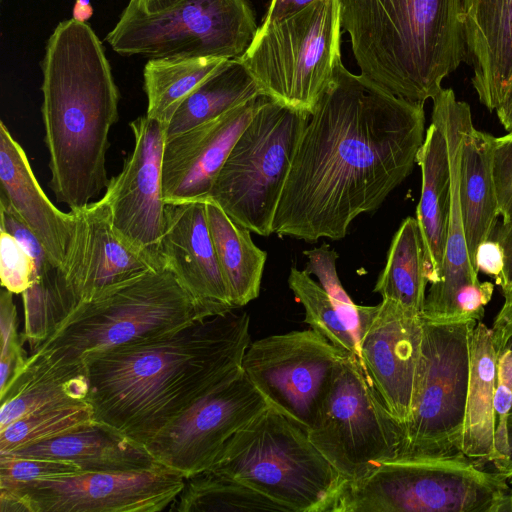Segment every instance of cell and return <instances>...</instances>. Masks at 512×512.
Returning a JSON list of instances; mask_svg holds the SVG:
<instances>
[{
	"instance_id": "1",
	"label": "cell",
	"mask_w": 512,
	"mask_h": 512,
	"mask_svg": "<svg viewBox=\"0 0 512 512\" xmlns=\"http://www.w3.org/2000/svg\"><path fill=\"white\" fill-rule=\"evenodd\" d=\"M423 102L398 97L339 61L297 143L272 231L308 242L344 238L412 172Z\"/></svg>"
},
{
	"instance_id": "2",
	"label": "cell",
	"mask_w": 512,
	"mask_h": 512,
	"mask_svg": "<svg viewBox=\"0 0 512 512\" xmlns=\"http://www.w3.org/2000/svg\"><path fill=\"white\" fill-rule=\"evenodd\" d=\"M235 310L89 359L88 402L96 421L145 446L240 372L251 343L250 318Z\"/></svg>"
},
{
	"instance_id": "3",
	"label": "cell",
	"mask_w": 512,
	"mask_h": 512,
	"mask_svg": "<svg viewBox=\"0 0 512 512\" xmlns=\"http://www.w3.org/2000/svg\"><path fill=\"white\" fill-rule=\"evenodd\" d=\"M42 72L49 186L58 202L81 209L109 183L106 153L119 91L99 38L75 18L59 23L50 36Z\"/></svg>"
},
{
	"instance_id": "4",
	"label": "cell",
	"mask_w": 512,
	"mask_h": 512,
	"mask_svg": "<svg viewBox=\"0 0 512 512\" xmlns=\"http://www.w3.org/2000/svg\"><path fill=\"white\" fill-rule=\"evenodd\" d=\"M360 74L425 103L468 62L463 0H339Z\"/></svg>"
},
{
	"instance_id": "5",
	"label": "cell",
	"mask_w": 512,
	"mask_h": 512,
	"mask_svg": "<svg viewBox=\"0 0 512 512\" xmlns=\"http://www.w3.org/2000/svg\"><path fill=\"white\" fill-rule=\"evenodd\" d=\"M217 314L163 265L80 303L29 356L53 367L85 366L100 354L164 337Z\"/></svg>"
},
{
	"instance_id": "6",
	"label": "cell",
	"mask_w": 512,
	"mask_h": 512,
	"mask_svg": "<svg viewBox=\"0 0 512 512\" xmlns=\"http://www.w3.org/2000/svg\"><path fill=\"white\" fill-rule=\"evenodd\" d=\"M208 469L248 485L285 512H330L346 481L307 431L271 406L235 433Z\"/></svg>"
},
{
	"instance_id": "7",
	"label": "cell",
	"mask_w": 512,
	"mask_h": 512,
	"mask_svg": "<svg viewBox=\"0 0 512 512\" xmlns=\"http://www.w3.org/2000/svg\"><path fill=\"white\" fill-rule=\"evenodd\" d=\"M476 462L463 454L390 459L345 481L330 512H498L509 483Z\"/></svg>"
},
{
	"instance_id": "8",
	"label": "cell",
	"mask_w": 512,
	"mask_h": 512,
	"mask_svg": "<svg viewBox=\"0 0 512 512\" xmlns=\"http://www.w3.org/2000/svg\"><path fill=\"white\" fill-rule=\"evenodd\" d=\"M258 28L248 0H130L106 41L127 56L235 59Z\"/></svg>"
},
{
	"instance_id": "9",
	"label": "cell",
	"mask_w": 512,
	"mask_h": 512,
	"mask_svg": "<svg viewBox=\"0 0 512 512\" xmlns=\"http://www.w3.org/2000/svg\"><path fill=\"white\" fill-rule=\"evenodd\" d=\"M341 28L339 0H316L261 25L239 60L262 95L311 114L341 61Z\"/></svg>"
},
{
	"instance_id": "10",
	"label": "cell",
	"mask_w": 512,
	"mask_h": 512,
	"mask_svg": "<svg viewBox=\"0 0 512 512\" xmlns=\"http://www.w3.org/2000/svg\"><path fill=\"white\" fill-rule=\"evenodd\" d=\"M310 113L262 95L226 158L208 199L234 222L269 236L299 138Z\"/></svg>"
},
{
	"instance_id": "11",
	"label": "cell",
	"mask_w": 512,
	"mask_h": 512,
	"mask_svg": "<svg viewBox=\"0 0 512 512\" xmlns=\"http://www.w3.org/2000/svg\"><path fill=\"white\" fill-rule=\"evenodd\" d=\"M307 433L346 481L363 478L400 456L404 442L402 425L355 355H348L335 369Z\"/></svg>"
},
{
	"instance_id": "12",
	"label": "cell",
	"mask_w": 512,
	"mask_h": 512,
	"mask_svg": "<svg viewBox=\"0 0 512 512\" xmlns=\"http://www.w3.org/2000/svg\"><path fill=\"white\" fill-rule=\"evenodd\" d=\"M476 323L423 320L412 412L403 428V448L398 457L463 454L469 345Z\"/></svg>"
},
{
	"instance_id": "13",
	"label": "cell",
	"mask_w": 512,
	"mask_h": 512,
	"mask_svg": "<svg viewBox=\"0 0 512 512\" xmlns=\"http://www.w3.org/2000/svg\"><path fill=\"white\" fill-rule=\"evenodd\" d=\"M350 354L313 329L251 342L242 369L273 407L308 431L337 366Z\"/></svg>"
},
{
	"instance_id": "14",
	"label": "cell",
	"mask_w": 512,
	"mask_h": 512,
	"mask_svg": "<svg viewBox=\"0 0 512 512\" xmlns=\"http://www.w3.org/2000/svg\"><path fill=\"white\" fill-rule=\"evenodd\" d=\"M185 477L158 463L130 472H80L31 482H0L28 512H160Z\"/></svg>"
},
{
	"instance_id": "15",
	"label": "cell",
	"mask_w": 512,
	"mask_h": 512,
	"mask_svg": "<svg viewBox=\"0 0 512 512\" xmlns=\"http://www.w3.org/2000/svg\"><path fill=\"white\" fill-rule=\"evenodd\" d=\"M268 406L242 369L191 405L145 448L158 463L189 477L210 468L225 443Z\"/></svg>"
},
{
	"instance_id": "16",
	"label": "cell",
	"mask_w": 512,
	"mask_h": 512,
	"mask_svg": "<svg viewBox=\"0 0 512 512\" xmlns=\"http://www.w3.org/2000/svg\"><path fill=\"white\" fill-rule=\"evenodd\" d=\"M166 124L147 115L130 123L131 155L111 178L102 197L115 232L132 246L161 259L158 253L166 203L162 190V156Z\"/></svg>"
},
{
	"instance_id": "17",
	"label": "cell",
	"mask_w": 512,
	"mask_h": 512,
	"mask_svg": "<svg viewBox=\"0 0 512 512\" xmlns=\"http://www.w3.org/2000/svg\"><path fill=\"white\" fill-rule=\"evenodd\" d=\"M359 318V359L387 409L404 428L412 412L423 319L387 299L374 306L360 305Z\"/></svg>"
},
{
	"instance_id": "18",
	"label": "cell",
	"mask_w": 512,
	"mask_h": 512,
	"mask_svg": "<svg viewBox=\"0 0 512 512\" xmlns=\"http://www.w3.org/2000/svg\"><path fill=\"white\" fill-rule=\"evenodd\" d=\"M72 211L76 215L74 245L61 271L78 305L164 265L160 258L132 246L115 232L102 197Z\"/></svg>"
},
{
	"instance_id": "19",
	"label": "cell",
	"mask_w": 512,
	"mask_h": 512,
	"mask_svg": "<svg viewBox=\"0 0 512 512\" xmlns=\"http://www.w3.org/2000/svg\"><path fill=\"white\" fill-rule=\"evenodd\" d=\"M261 97L166 138L162 156V190L166 204L208 199L226 158L251 120Z\"/></svg>"
},
{
	"instance_id": "20",
	"label": "cell",
	"mask_w": 512,
	"mask_h": 512,
	"mask_svg": "<svg viewBox=\"0 0 512 512\" xmlns=\"http://www.w3.org/2000/svg\"><path fill=\"white\" fill-rule=\"evenodd\" d=\"M205 202L166 204L158 253L191 294L223 314L235 308L217 260Z\"/></svg>"
},
{
	"instance_id": "21",
	"label": "cell",
	"mask_w": 512,
	"mask_h": 512,
	"mask_svg": "<svg viewBox=\"0 0 512 512\" xmlns=\"http://www.w3.org/2000/svg\"><path fill=\"white\" fill-rule=\"evenodd\" d=\"M444 112L451 170V203L441 279L430 284L421 317L429 322H455L454 304L466 285L480 282L465 240L459 197V171L463 137L473 124L468 103L458 100L451 88L434 97Z\"/></svg>"
},
{
	"instance_id": "22",
	"label": "cell",
	"mask_w": 512,
	"mask_h": 512,
	"mask_svg": "<svg viewBox=\"0 0 512 512\" xmlns=\"http://www.w3.org/2000/svg\"><path fill=\"white\" fill-rule=\"evenodd\" d=\"M0 200L27 225L60 269L74 245L76 215L59 210L46 196L24 149L0 123Z\"/></svg>"
},
{
	"instance_id": "23",
	"label": "cell",
	"mask_w": 512,
	"mask_h": 512,
	"mask_svg": "<svg viewBox=\"0 0 512 512\" xmlns=\"http://www.w3.org/2000/svg\"><path fill=\"white\" fill-rule=\"evenodd\" d=\"M472 86L489 111L512 93V0H463Z\"/></svg>"
},
{
	"instance_id": "24",
	"label": "cell",
	"mask_w": 512,
	"mask_h": 512,
	"mask_svg": "<svg viewBox=\"0 0 512 512\" xmlns=\"http://www.w3.org/2000/svg\"><path fill=\"white\" fill-rule=\"evenodd\" d=\"M431 123L416 156L421 169V195L416 209L428 281L442 276L451 203V170L445 116L433 98Z\"/></svg>"
},
{
	"instance_id": "25",
	"label": "cell",
	"mask_w": 512,
	"mask_h": 512,
	"mask_svg": "<svg viewBox=\"0 0 512 512\" xmlns=\"http://www.w3.org/2000/svg\"><path fill=\"white\" fill-rule=\"evenodd\" d=\"M5 454L65 460L79 466L81 472H130L149 469L158 464L145 446L97 421L70 433Z\"/></svg>"
},
{
	"instance_id": "26",
	"label": "cell",
	"mask_w": 512,
	"mask_h": 512,
	"mask_svg": "<svg viewBox=\"0 0 512 512\" xmlns=\"http://www.w3.org/2000/svg\"><path fill=\"white\" fill-rule=\"evenodd\" d=\"M495 141V136L472 124L464 134L461 149L460 206L467 249L475 268L476 250L492 238L500 216L493 177Z\"/></svg>"
},
{
	"instance_id": "27",
	"label": "cell",
	"mask_w": 512,
	"mask_h": 512,
	"mask_svg": "<svg viewBox=\"0 0 512 512\" xmlns=\"http://www.w3.org/2000/svg\"><path fill=\"white\" fill-rule=\"evenodd\" d=\"M469 380L465 406L461 450L466 457L494 462L499 459L495 448V411L497 351L491 328L482 321L470 335Z\"/></svg>"
},
{
	"instance_id": "28",
	"label": "cell",
	"mask_w": 512,
	"mask_h": 512,
	"mask_svg": "<svg viewBox=\"0 0 512 512\" xmlns=\"http://www.w3.org/2000/svg\"><path fill=\"white\" fill-rule=\"evenodd\" d=\"M85 366L53 367L28 356L21 372L0 395V429L26 415L88 401Z\"/></svg>"
},
{
	"instance_id": "29",
	"label": "cell",
	"mask_w": 512,
	"mask_h": 512,
	"mask_svg": "<svg viewBox=\"0 0 512 512\" xmlns=\"http://www.w3.org/2000/svg\"><path fill=\"white\" fill-rule=\"evenodd\" d=\"M206 216L217 260L235 309L260 293L267 252L257 247L250 230L234 222L214 201L207 199Z\"/></svg>"
},
{
	"instance_id": "30",
	"label": "cell",
	"mask_w": 512,
	"mask_h": 512,
	"mask_svg": "<svg viewBox=\"0 0 512 512\" xmlns=\"http://www.w3.org/2000/svg\"><path fill=\"white\" fill-rule=\"evenodd\" d=\"M261 94L239 58L226 60L178 106L166 127V138L214 119Z\"/></svg>"
},
{
	"instance_id": "31",
	"label": "cell",
	"mask_w": 512,
	"mask_h": 512,
	"mask_svg": "<svg viewBox=\"0 0 512 512\" xmlns=\"http://www.w3.org/2000/svg\"><path fill=\"white\" fill-rule=\"evenodd\" d=\"M429 281L417 219L407 217L396 231L373 292L421 315Z\"/></svg>"
},
{
	"instance_id": "32",
	"label": "cell",
	"mask_w": 512,
	"mask_h": 512,
	"mask_svg": "<svg viewBox=\"0 0 512 512\" xmlns=\"http://www.w3.org/2000/svg\"><path fill=\"white\" fill-rule=\"evenodd\" d=\"M226 60L211 57L150 59L144 68V89L150 118L169 123L180 103Z\"/></svg>"
},
{
	"instance_id": "33",
	"label": "cell",
	"mask_w": 512,
	"mask_h": 512,
	"mask_svg": "<svg viewBox=\"0 0 512 512\" xmlns=\"http://www.w3.org/2000/svg\"><path fill=\"white\" fill-rule=\"evenodd\" d=\"M57 267L17 214L0 200V279L3 288L22 294Z\"/></svg>"
},
{
	"instance_id": "34",
	"label": "cell",
	"mask_w": 512,
	"mask_h": 512,
	"mask_svg": "<svg viewBox=\"0 0 512 512\" xmlns=\"http://www.w3.org/2000/svg\"><path fill=\"white\" fill-rule=\"evenodd\" d=\"M167 509L171 512H285L248 485L211 469L185 477L182 490Z\"/></svg>"
},
{
	"instance_id": "35",
	"label": "cell",
	"mask_w": 512,
	"mask_h": 512,
	"mask_svg": "<svg viewBox=\"0 0 512 512\" xmlns=\"http://www.w3.org/2000/svg\"><path fill=\"white\" fill-rule=\"evenodd\" d=\"M96 421L88 401L38 411L0 429V454L50 440Z\"/></svg>"
},
{
	"instance_id": "36",
	"label": "cell",
	"mask_w": 512,
	"mask_h": 512,
	"mask_svg": "<svg viewBox=\"0 0 512 512\" xmlns=\"http://www.w3.org/2000/svg\"><path fill=\"white\" fill-rule=\"evenodd\" d=\"M288 286L305 311V322L333 345L359 358L358 339L337 306L305 270L290 269Z\"/></svg>"
},
{
	"instance_id": "37",
	"label": "cell",
	"mask_w": 512,
	"mask_h": 512,
	"mask_svg": "<svg viewBox=\"0 0 512 512\" xmlns=\"http://www.w3.org/2000/svg\"><path fill=\"white\" fill-rule=\"evenodd\" d=\"M303 254L307 258L304 270L309 275H315L317 277L319 284L329 294L358 339L360 305L355 304L351 300L338 277L336 260L339 255L327 244L305 250Z\"/></svg>"
},
{
	"instance_id": "38",
	"label": "cell",
	"mask_w": 512,
	"mask_h": 512,
	"mask_svg": "<svg viewBox=\"0 0 512 512\" xmlns=\"http://www.w3.org/2000/svg\"><path fill=\"white\" fill-rule=\"evenodd\" d=\"M14 293L3 288L0 295V395L23 369L28 356L23 348V335L18 332V315Z\"/></svg>"
},
{
	"instance_id": "39",
	"label": "cell",
	"mask_w": 512,
	"mask_h": 512,
	"mask_svg": "<svg viewBox=\"0 0 512 512\" xmlns=\"http://www.w3.org/2000/svg\"><path fill=\"white\" fill-rule=\"evenodd\" d=\"M76 464L65 460L16 457L0 454V482H31L80 473Z\"/></svg>"
},
{
	"instance_id": "40",
	"label": "cell",
	"mask_w": 512,
	"mask_h": 512,
	"mask_svg": "<svg viewBox=\"0 0 512 512\" xmlns=\"http://www.w3.org/2000/svg\"><path fill=\"white\" fill-rule=\"evenodd\" d=\"M512 408V350L497 355L495 411V448L498 460L508 454V416ZM496 461V460H495Z\"/></svg>"
},
{
	"instance_id": "41",
	"label": "cell",
	"mask_w": 512,
	"mask_h": 512,
	"mask_svg": "<svg viewBox=\"0 0 512 512\" xmlns=\"http://www.w3.org/2000/svg\"><path fill=\"white\" fill-rule=\"evenodd\" d=\"M493 177L503 224L512 222V132L496 137Z\"/></svg>"
},
{
	"instance_id": "42",
	"label": "cell",
	"mask_w": 512,
	"mask_h": 512,
	"mask_svg": "<svg viewBox=\"0 0 512 512\" xmlns=\"http://www.w3.org/2000/svg\"><path fill=\"white\" fill-rule=\"evenodd\" d=\"M494 284L490 281L464 286L457 294L454 304V321L479 322L483 319L485 307L490 302Z\"/></svg>"
},
{
	"instance_id": "43",
	"label": "cell",
	"mask_w": 512,
	"mask_h": 512,
	"mask_svg": "<svg viewBox=\"0 0 512 512\" xmlns=\"http://www.w3.org/2000/svg\"><path fill=\"white\" fill-rule=\"evenodd\" d=\"M475 266L478 272L489 275L498 284L504 269V251L501 245L492 238L482 242L476 250Z\"/></svg>"
},
{
	"instance_id": "44",
	"label": "cell",
	"mask_w": 512,
	"mask_h": 512,
	"mask_svg": "<svg viewBox=\"0 0 512 512\" xmlns=\"http://www.w3.org/2000/svg\"><path fill=\"white\" fill-rule=\"evenodd\" d=\"M492 239L497 241L504 251V269L497 285L501 287L504 299L512 297V222L498 225Z\"/></svg>"
},
{
	"instance_id": "45",
	"label": "cell",
	"mask_w": 512,
	"mask_h": 512,
	"mask_svg": "<svg viewBox=\"0 0 512 512\" xmlns=\"http://www.w3.org/2000/svg\"><path fill=\"white\" fill-rule=\"evenodd\" d=\"M491 330L497 355L512 350V297L504 299Z\"/></svg>"
},
{
	"instance_id": "46",
	"label": "cell",
	"mask_w": 512,
	"mask_h": 512,
	"mask_svg": "<svg viewBox=\"0 0 512 512\" xmlns=\"http://www.w3.org/2000/svg\"><path fill=\"white\" fill-rule=\"evenodd\" d=\"M315 1L316 0H271L261 25H268L290 17L302 11Z\"/></svg>"
},
{
	"instance_id": "47",
	"label": "cell",
	"mask_w": 512,
	"mask_h": 512,
	"mask_svg": "<svg viewBox=\"0 0 512 512\" xmlns=\"http://www.w3.org/2000/svg\"><path fill=\"white\" fill-rule=\"evenodd\" d=\"M496 471L504 478L512 474V425H508V454L505 459L493 462Z\"/></svg>"
},
{
	"instance_id": "48",
	"label": "cell",
	"mask_w": 512,
	"mask_h": 512,
	"mask_svg": "<svg viewBox=\"0 0 512 512\" xmlns=\"http://www.w3.org/2000/svg\"><path fill=\"white\" fill-rule=\"evenodd\" d=\"M498 119L504 129L512 131V93L509 98L496 110Z\"/></svg>"
},
{
	"instance_id": "49",
	"label": "cell",
	"mask_w": 512,
	"mask_h": 512,
	"mask_svg": "<svg viewBox=\"0 0 512 512\" xmlns=\"http://www.w3.org/2000/svg\"><path fill=\"white\" fill-rule=\"evenodd\" d=\"M498 512H512V490L508 493L499 507Z\"/></svg>"
},
{
	"instance_id": "50",
	"label": "cell",
	"mask_w": 512,
	"mask_h": 512,
	"mask_svg": "<svg viewBox=\"0 0 512 512\" xmlns=\"http://www.w3.org/2000/svg\"><path fill=\"white\" fill-rule=\"evenodd\" d=\"M508 425H512V408H511L509 416H508Z\"/></svg>"
},
{
	"instance_id": "51",
	"label": "cell",
	"mask_w": 512,
	"mask_h": 512,
	"mask_svg": "<svg viewBox=\"0 0 512 512\" xmlns=\"http://www.w3.org/2000/svg\"><path fill=\"white\" fill-rule=\"evenodd\" d=\"M506 480H507V482L509 483V485H511V486H512V474H511L510 476H508V477L506 478Z\"/></svg>"
},
{
	"instance_id": "52",
	"label": "cell",
	"mask_w": 512,
	"mask_h": 512,
	"mask_svg": "<svg viewBox=\"0 0 512 512\" xmlns=\"http://www.w3.org/2000/svg\"><path fill=\"white\" fill-rule=\"evenodd\" d=\"M510 132H512V131H510Z\"/></svg>"
}]
</instances>
